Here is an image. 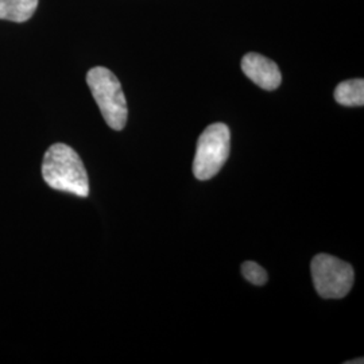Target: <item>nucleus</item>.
Here are the masks:
<instances>
[{
	"instance_id": "39448f33",
	"label": "nucleus",
	"mask_w": 364,
	"mask_h": 364,
	"mask_svg": "<svg viewBox=\"0 0 364 364\" xmlns=\"http://www.w3.org/2000/svg\"><path fill=\"white\" fill-rule=\"evenodd\" d=\"M242 69L245 75L262 90L274 91L281 85L282 76L279 68L262 54L247 53L242 60Z\"/></svg>"
},
{
	"instance_id": "1a4fd4ad",
	"label": "nucleus",
	"mask_w": 364,
	"mask_h": 364,
	"mask_svg": "<svg viewBox=\"0 0 364 364\" xmlns=\"http://www.w3.org/2000/svg\"><path fill=\"white\" fill-rule=\"evenodd\" d=\"M347 364H352V363H363V359H358V360H350V362H346Z\"/></svg>"
},
{
	"instance_id": "423d86ee",
	"label": "nucleus",
	"mask_w": 364,
	"mask_h": 364,
	"mask_svg": "<svg viewBox=\"0 0 364 364\" xmlns=\"http://www.w3.org/2000/svg\"><path fill=\"white\" fill-rule=\"evenodd\" d=\"M38 7V0H0V19L15 23L27 22Z\"/></svg>"
},
{
	"instance_id": "0eeeda50",
	"label": "nucleus",
	"mask_w": 364,
	"mask_h": 364,
	"mask_svg": "<svg viewBox=\"0 0 364 364\" xmlns=\"http://www.w3.org/2000/svg\"><path fill=\"white\" fill-rule=\"evenodd\" d=\"M335 100L344 107H362L364 105L363 78L340 82L335 90Z\"/></svg>"
},
{
	"instance_id": "20e7f679",
	"label": "nucleus",
	"mask_w": 364,
	"mask_h": 364,
	"mask_svg": "<svg viewBox=\"0 0 364 364\" xmlns=\"http://www.w3.org/2000/svg\"><path fill=\"white\" fill-rule=\"evenodd\" d=\"M313 285L323 299H343L353 285L351 264L328 254L316 255L311 264Z\"/></svg>"
},
{
	"instance_id": "f257e3e1",
	"label": "nucleus",
	"mask_w": 364,
	"mask_h": 364,
	"mask_svg": "<svg viewBox=\"0 0 364 364\" xmlns=\"http://www.w3.org/2000/svg\"><path fill=\"white\" fill-rule=\"evenodd\" d=\"M42 177L55 191L78 197L90 195L88 173L77 153L68 144L49 147L42 162Z\"/></svg>"
},
{
	"instance_id": "6e6552de",
	"label": "nucleus",
	"mask_w": 364,
	"mask_h": 364,
	"mask_svg": "<svg viewBox=\"0 0 364 364\" xmlns=\"http://www.w3.org/2000/svg\"><path fill=\"white\" fill-rule=\"evenodd\" d=\"M242 274L243 277L247 279L248 282H251L252 285L262 287L267 282V273L266 270L259 266L258 263L247 260L242 264Z\"/></svg>"
},
{
	"instance_id": "7ed1b4c3",
	"label": "nucleus",
	"mask_w": 364,
	"mask_h": 364,
	"mask_svg": "<svg viewBox=\"0 0 364 364\" xmlns=\"http://www.w3.org/2000/svg\"><path fill=\"white\" fill-rule=\"evenodd\" d=\"M231 150V132L223 123L207 127L198 138L193 173L200 181L215 177L227 162Z\"/></svg>"
},
{
	"instance_id": "f03ea898",
	"label": "nucleus",
	"mask_w": 364,
	"mask_h": 364,
	"mask_svg": "<svg viewBox=\"0 0 364 364\" xmlns=\"http://www.w3.org/2000/svg\"><path fill=\"white\" fill-rule=\"evenodd\" d=\"M87 82L105 123L112 130H123L127 123L129 108L117 76L105 66H96L88 72Z\"/></svg>"
}]
</instances>
